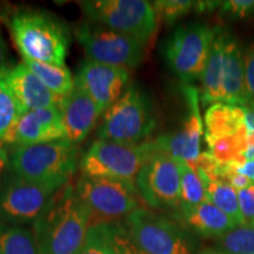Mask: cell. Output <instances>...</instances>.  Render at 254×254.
<instances>
[{"instance_id": "e0dca14e", "label": "cell", "mask_w": 254, "mask_h": 254, "mask_svg": "<svg viewBox=\"0 0 254 254\" xmlns=\"http://www.w3.org/2000/svg\"><path fill=\"white\" fill-rule=\"evenodd\" d=\"M75 254H145L132 239L124 221L94 220Z\"/></svg>"}, {"instance_id": "83f0119b", "label": "cell", "mask_w": 254, "mask_h": 254, "mask_svg": "<svg viewBox=\"0 0 254 254\" xmlns=\"http://www.w3.org/2000/svg\"><path fill=\"white\" fill-rule=\"evenodd\" d=\"M158 15L159 21L164 24H176L178 20L185 17L190 12L194 11L195 1L192 0H158L152 2Z\"/></svg>"}, {"instance_id": "d6a6232c", "label": "cell", "mask_w": 254, "mask_h": 254, "mask_svg": "<svg viewBox=\"0 0 254 254\" xmlns=\"http://www.w3.org/2000/svg\"><path fill=\"white\" fill-rule=\"evenodd\" d=\"M9 64V53H8V47L7 44L2 37L1 30H0V73H5L7 69L11 67H8Z\"/></svg>"}, {"instance_id": "44dd1931", "label": "cell", "mask_w": 254, "mask_h": 254, "mask_svg": "<svg viewBox=\"0 0 254 254\" xmlns=\"http://www.w3.org/2000/svg\"><path fill=\"white\" fill-rule=\"evenodd\" d=\"M246 107L217 103L211 105L205 112V141L206 144L237 135L246 129Z\"/></svg>"}, {"instance_id": "52a82bcc", "label": "cell", "mask_w": 254, "mask_h": 254, "mask_svg": "<svg viewBox=\"0 0 254 254\" xmlns=\"http://www.w3.org/2000/svg\"><path fill=\"white\" fill-rule=\"evenodd\" d=\"M157 151L154 140L131 145L98 139L82 155L79 167L85 176L135 184L142 166Z\"/></svg>"}, {"instance_id": "ac0fdd59", "label": "cell", "mask_w": 254, "mask_h": 254, "mask_svg": "<svg viewBox=\"0 0 254 254\" xmlns=\"http://www.w3.org/2000/svg\"><path fill=\"white\" fill-rule=\"evenodd\" d=\"M4 75L21 113L59 107L62 98L52 93L24 63L7 69Z\"/></svg>"}, {"instance_id": "30bf717a", "label": "cell", "mask_w": 254, "mask_h": 254, "mask_svg": "<svg viewBox=\"0 0 254 254\" xmlns=\"http://www.w3.org/2000/svg\"><path fill=\"white\" fill-rule=\"evenodd\" d=\"M67 184L32 182L12 172L6 173L0 180V221L32 226L53 195Z\"/></svg>"}, {"instance_id": "4fadbf2b", "label": "cell", "mask_w": 254, "mask_h": 254, "mask_svg": "<svg viewBox=\"0 0 254 254\" xmlns=\"http://www.w3.org/2000/svg\"><path fill=\"white\" fill-rule=\"evenodd\" d=\"M135 186L142 201L152 209L174 213L182 205L179 160L157 151L136 176Z\"/></svg>"}, {"instance_id": "1f68e13d", "label": "cell", "mask_w": 254, "mask_h": 254, "mask_svg": "<svg viewBox=\"0 0 254 254\" xmlns=\"http://www.w3.org/2000/svg\"><path fill=\"white\" fill-rule=\"evenodd\" d=\"M230 166L234 172L241 174V176H244L254 183V160H250L241 164H230Z\"/></svg>"}, {"instance_id": "f546056e", "label": "cell", "mask_w": 254, "mask_h": 254, "mask_svg": "<svg viewBox=\"0 0 254 254\" xmlns=\"http://www.w3.org/2000/svg\"><path fill=\"white\" fill-rule=\"evenodd\" d=\"M238 199L243 225L254 226V183L246 189L238 190Z\"/></svg>"}, {"instance_id": "277c9868", "label": "cell", "mask_w": 254, "mask_h": 254, "mask_svg": "<svg viewBox=\"0 0 254 254\" xmlns=\"http://www.w3.org/2000/svg\"><path fill=\"white\" fill-rule=\"evenodd\" d=\"M150 95L138 84H129L122 97L103 114L98 139L119 144H141L155 128Z\"/></svg>"}, {"instance_id": "7a4b0ae2", "label": "cell", "mask_w": 254, "mask_h": 254, "mask_svg": "<svg viewBox=\"0 0 254 254\" xmlns=\"http://www.w3.org/2000/svg\"><path fill=\"white\" fill-rule=\"evenodd\" d=\"M1 15L23 59L65 66L69 32L62 21L31 8H12Z\"/></svg>"}, {"instance_id": "f1b7e54d", "label": "cell", "mask_w": 254, "mask_h": 254, "mask_svg": "<svg viewBox=\"0 0 254 254\" xmlns=\"http://www.w3.org/2000/svg\"><path fill=\"white\" fill-rule=\"evenodd\" d=\"M219 13L231 20H245L254 14V0L220 1Z\"/></svg>"}, {"instance_id": "ffe728a7", "label": "cell", "mask_w": 254, "mask_h": 254, "mask_svg": "<svg viewBox=\"0 0 254 254\" xmlns=\"http://www.w3.org/2000/svg\"><path fill=\"white\" fill-rule=\"evenodd\" d=\"M171 217L179 221L189 231L194 232L202 238L213 240L224 236L232 228L239 226L209 201L195 206L182 205L171 214Z\"/></svg>"}, {"instance_id": "2e32d148", "label": "cell", "mask_w": 254, "mask_h": 254, "mask_svg": "<svg viewBox=\"0 0 254 254\" xmlns=\"http://www.w3.org/2000/svg\"><path fill=\"white\" fill-rule=\"evenodd\" d=\"M66 138L59 107L28 111L20 116L4 144L31 146Z\"/></svg>"}, {"instance_id": "8fae6325", "label": "cell", "mask_w": 254, "mask_h": 254, "mask_svg": "<svg viewBox=\"0 0 254 254\" xmlns=\"http://www.w3.org/2000/svg\"><path fill=\"white\" fill-rule=\"evenodd\" d=\"M74 189L79 199L90 208L94 220L117 221L141 207L135 184L81 174Z\"/></svg>"}, {"instance_id": "836d02e7", "label": "cell", "mask_w": 254, "mask_h": 254, "mask_svg": "<svg viewBox=\"0 0 254 254\" xmlns=\"http://www.w3.org/2000/svg\"><path fill=\"white\" fill-rule=\"evenodd\" d=\"M9 166V154L6 151V148L0 144V180L4 178L6 174V170Z\"/></svg>"}, {"instance_id": "3957f363", "label": "cell", "mask_w": 254, "mask_h": 254, "mask_svg": "<svg viewBox=\"0 0 254 254\" xmlns=\"http://www.w3.org/2000/svg\"><path fill=\"white\" fill-rule=\"evenodd\" d=\"M199 94L204 105L224 103L249 107L245 84V50L230 31L215 37L200 78Z\"/></svg>"}, {"instance_id": "9a60e30c", "label": "cell", "mask_w": 254, "mask_h": 254, "mask_svg": "<svg viewBox=\"0 0 254 254\" xmlns=\"http://www.w3.org/2000/svg\"><path fill=\"white\" fill-rule=\"evenodd\" d=\"M184 90L189 103V113L185 120L176 132L160 135L154 141L158 151L193 165L202 153L201 139L205 135V126L199 109V90L190 85H187Z\"/></svg>"}, {"instance_id": "7402d4cb", "label": "cell", "mask_w": 254, "mask_h": 254, "mask_svg": "<svg viewBox=\"0 0 254 254\" xmlns=\"http://www.w3.org/2000/svg\"><path fill=\"white\" fill-rule=\"evenodd\" d=\"M23 62L57 97H66L74 88V77L66 65L56 66L30 59H23Z\"/></svg>"}, {"instance_id": "603a6c76", "label": "cell", "mask_w": 254, "mask_h": 254, "mask_svg": "<svg viewBox=\"0 0 254 254\" xmlns=\"http://www.w3.org/2000/svg\"><path fill=\"white\" fill-rule=\"evenodd\" d=\"M0 254H40L33 231L0 221Z\"/></svg>"}, {"instance_id": "cb8c5ba5", "label": "cell", "mask_w": 254, "mask_h": 254, "mask_svg": "<svg viewBox=\"0 0 254 254\" xmlns=\"http://www.w3.org/2000/svg\"><path fill=\"white\" fill-rule=\"evenodd\" d=\"M200 177H201L202 182L205 184L208 201L217 206L225 214H227L237 225H243V219H241L239 208V199H238V190H234L231 185H228L227 183L222 182V180L208 179L204 176Z\"/></svg>"}, {"instance_id": "d4e9b609", "label": "cell", "mask_w": 254, "mask_h": 254, "mask_svg": "<svg viewBox=\"0 0 254 254\" xmlns=\"http://www.w3.org/2000/svg\"><path fill=\"white\" fill-rule=\"evenodd\" d=\"M180 165V196L182 205L195 206L208 201L205 184L201 177L185 161L179 160ZM180 205V206H182Z\"/></svg>"}, {"instance_id": "5b68a950", "label": "cell", "mask_w": 254, "mask_h": 254, "mask_svg": "<svg viewBox=\"0 0 254 254\" xmlns=\"http://www.w3.org/2000/svg\"><path fill=\"white\" fill-rule=\"evenodd\" d=\"M78 166V145L67 138L46 144L17 146L9 153V172L39 183H71Z\"/></svg>"}, {"instance_id": "7c38bea8", "label": "cell", "mask_w": 254, "mask_h": 254, "mask_svg": "<svg viewBox=\"0 0 254 254\" xmlns=\"http://www.w3.org/2000/svg\"><path fill=\"white\" fill-rule=\"evenodd\" d=\"M75 39L88 60L134 68L144 59V44L103 25L86 21L74 30Z\"/></svg>"}, {"instance_id": "8992f818", "label": "cell", "mask_w": 254, "mask_h": 254, "mask_svg": "<svg viewBox=\"0 0 254 254\" xmlns=\"http://www.w3.org/2000/svg\"><path fill=\"white\" fill-rule=\"evenodd\" d=\"M124 224L145 254H195L193 237L172 217L141 206L127 215Z\"/></svg>"}, {"instance_id": "484cf974", "label": "cell", "mask_w": 254, "mask_h": 254, "mask_svg": "<svg viewBox=\"0 0 254 254\" xmlns=\"http://www.w3.org/2000/svg\"><path fill=\"white\" fill-rule=\"evenodd\" d=\"M21 114L20 106L9 90L4 73H0V144H4Z\"/></svg>"}, {"instance_id": "ba28073f", "label": "cell", "mask_w": 254, "mask_h": 254, "mask_svg": "<svg viewBox=\"0 0 254 254\" xmlns=\"http://www.w3.org/2000/svg\"><path fill=\"white\" fill-rule=\"evenodd\" d=\"M80 8L91 23L134 38L144 45L158 30L155 9L145 0H91L81 1Z\"/></svg>"}, {"instance_id": "d6986e66", "label": "cell", "mask_w": 254, "mask_h": 254, "mask_svg": "<svg viewBox=\"0 0 254 254\" xmlns=\"http://www.w3.org/2000/svg\"><path fill=\"white\" fill-rule=\"evenodd\" d=\"M59 110L66 129V138L75 145L87 138L101 116L94 101L75 85L66 97L62 98Z\"/></svg>"}, {"instance_id": "6da1fadb", "label": "cell", "mask_w": 254, "mask_h": 254, "mask_svg": "<svg viewBox=\"0 0 254 254\" xmlns=\"http://www.w3.org/2000/svg\"><path fill=\"white\" fill-rule=\"evenodd\" d=\"M93 220L90 208L68 183L53 195L32 225L40 254H75Z\"/></svg>"}, {"instance_id": "4316f807", "label": "cell", "mask_w": 254, "mask_h": 254, "mask_svg": "<svg viewBox=\"0 0 254 254\" xmlns=\"http://www.w3.org/2000/svg\"><path fill=\"white\" fill-rule=\"evenodd\" d=\"M214 241L228 254H254V226L239 225Z\"/></svg>"}, {"instance_id": "e575fe53", "label": "cell", "mask_w": 254, "mask_h": 254, "mask_svg": "<svg viewBox=\"0 0 254 254\" xmlns=\"http://www.w3.org/2000/svg\"><path fill=\"white\" fill-rule=\"evenodd\" d=\"M199 254H228L224 251H221L220 249H206L204 251H201Z\"/></svg>"}, {"instance_id": "4dcf8cb0", "label": "cell", "mask_w": 254, "mask_h": 254, "mask_svg": "<svg viewBox=\"0 0 254 254\" xmlns=\"http://www.w3.org/2000/svg\"><path fill=\"white\" fill-rule=\"evenodd\" d=\"M245 84L250 109L254 110V43L245 49Z\"/></svg>"}, {"instance_id": "5bb4252c", "label": "cell", "mask_w": 254, "mask_h": 254, "mask_svg": "<svg viewBox=\"0 0 254 254\" xmlns=\"http://www.w3.org/2000/svg\"><path fill=\"white\" fill-rule=\"evenodd\" d=\"M128 68L85 60L74 75V85L86 93L104 114L128 85Z\"/></svg>"}, {"instance_id": "9c48e42d", "label": "cell", "mask_w": 254, "mask_h": 254, "mask_svg": "<svg viewBox=\"0 0 254 254\" xmlns=\"http://www.w3.org/2000/svg\"><path fill=\"white\" fill-rule=\"evenodd\" d=\"M218 30L219 26L190 23L179 26L168 37L164 46L165 60L185 84L200 80Z\"/></svg>"}]
</instances>
